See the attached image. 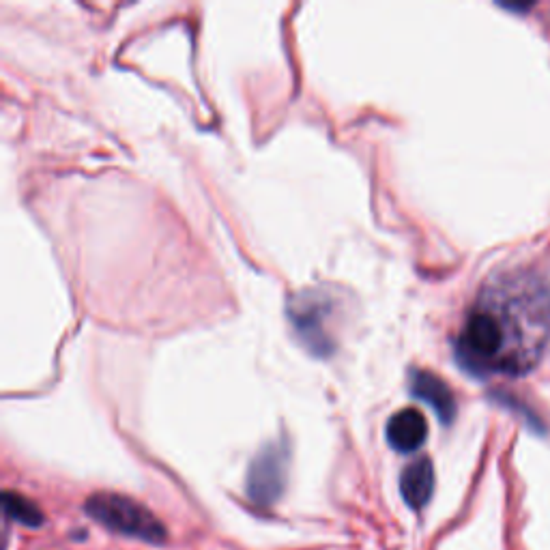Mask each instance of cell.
I'll return each mask as SVG.
<instances>
[{
	"instance_id": "obj_1",
	"label": "cell",
	"mask_w": 550,
	"mask_h": 550,
	"mask_svg": "<svg viewBox=\"0 0 550 550\" xmlns=\"http://www.w3.org/2000/svg\"><path fill=\"white\" fill-rule=\"evenodd\" d=\"M550 340V288L533 273L488 280L462 325L456 355L469 372H529Z\"/></svg>"
},
{
	"instance_id": "obj_2",
	"label": "cell",
	"mask_w": 550,
	"mask_h": 550,
	"mask_svg": "<svg viewBox=\"0 0 550 550\" xmlns=\"http://www.w3.org/2000/svg\"><path fill=\"white\" fill-rule=\"evenodd\" d=\"M84 512L106 529L149 544H164L168 531L162 520L144 508L142 503L117 495V492H95L84 503Z\"/></svg>"
},
{
	"instance_id": "obj_3",
	"label": "cell",
	"mask_w": 550,
	"mask_h": 550,
	"mask_svg": "<svg viewBox=\"0 0 550 550\" xmlns=\"http://www.w3.org/2000/svg\"><path fill=\"white\" fill-rule=\"evenodd\" d=\"M288 471V450L286 445L271 443L260 452L248 473V497L260 505L269 508L271 503L280 499L286 486Z\"/></svg>"
},
{
	"instance_id": "obj_4",
	"label": "cell",
	"mask_w": 550,
	"mask_h": 550,
	"mask_svg": "<svg viewBox=\"0 0 550 550\" xmlns=\"http://www.w3.org/2000/svg\"><path fill=\"white\" fill-rule=\"evenodd\" d=\"M387 441L400 454H411L426 443L428 422L422 411L402 409L387 422Z\"/></svg>"
},
{
	"instance_id": "obj_5",
	"label": "cell",
	"mask_w": 550,
	"mask_h": 550,
	"mask_svg": "<svg viewBox=\"0 0 550 550\" xmlns=\"http://www.w3.org/2000/svg\"><path fill=\"white\" fill-rule=\"evenodd\" d=\"M411 392L417 398L428 402L443 424H452V419L456 417V398L452 394L450 385H447L443 379H439L437 374L426 370H413Z\"/></svg>"
},
{
	"instance_id": "obj_6",
	"label": "cell",
	"mask_w": 550,
	"mask_h": 550,
	"mask_svg": "<svg viewBox=\"0 0 550 550\" xmlns=\"http://www.w3.org/2000/svg\"><path fill=\"white\" fill-rule=\"evenodd\" d=\"M400 492L409 508L422 510L434 492V467L430 458H417L400 475Z\"/></svg>"
},
{
	"instance_id": "obj_7",
	"label": "cell",
	"mask_w": 550,
	"mask_h": 550,
	"mask_svg": "<svg viewBox=\"0 0 550 550\" xmlns=\"http://www.w3.org/2000/svg\"><path fill=\"white\" fill-rule=\"evenodd\" d=\"M3 508L9 518L16 520V523L24 527H41L43 525V514L33 501L18 495V492L5 490L3 492Z\"/></svg>"
}]
</instances>
